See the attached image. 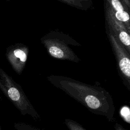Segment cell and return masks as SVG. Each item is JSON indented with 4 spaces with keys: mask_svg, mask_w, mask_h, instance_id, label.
<instances>
[{
    "mask_svg": "<svg viewBox=\"0 0 130 130\" xmlns=\"http://www.w3.org/2000/svg\"><path fill=\"white\" fill-rule=\"evenodd\" d=\"M5 1H13V0H5Z\"/></svg>",
    "mask_w": 130,
    "mask_h": 130,
    "instance_id": "obj_15",
    "label": "cell"
},
{
    "mask_svg": "<svg viewBox=\"0 0 130 130\" xmlns=\"http://www.w3.org/2000/svg\"><path fill=\"white\" fill-rule=\"evenodd\" d=\"M121 2L128 9H130V1L129 0H120Z\"/></svg>",
    "mask_w": 130,
    "mask_h": 130,
    "instance_id": "obj_14",
    "label": "cell"
},
{
    "mask_svg": "<svg viewBox=\"0 0 130 130\" xmlns=\"http://www.w3.org/2000/svg\"><path fill=\"white\" fill-rule=\"evenodd\" d=\"M120 115L123 120L127 123H130V109L128 106L124 105L120 108L119 111Z\"/></svg>",
    "mask_w": 130,
    "mask_h": 130,
    "instance_id": "obj_10",
    "label": "cell"
},
{
    "mask_svg": "<svg viewBox=\"0 0 130 130\" xmlns=\"http://www.w3.org/2000/svg\"><path fill=\"white\" fill-rule=\"evenodd\" d=\"M78 1H80L81 3H82V4H83L84 5H85L87 7H88L89 6H90V5L92 4L91 0H78Z\"/></svg>",
    "mask_w": 130,
    "mask_h": 130,
    "instance_id": "obj_12",
    "label": "cell"
},
{
    "mask_svg": "<svg viewBox=\"0 0 130 130\" xmlns=\"http://www.w3.org/2000/svg\"><path fill=\"white\" fill-rule=\"evenodd\" d=\"M106 30L110 31L130 54V36L124 25L116 19L105 8Z\"/></svg>",
    "mask_w": 130,
    "mask_h": 130,
    "instance_id": "obj_6",
    "label": "cell"
},
{
    "mask_svg": "<svg viewBox=\"0 0 130 130\" xmlns=\"http://www.w3.org/2000/svg\"><path fill=\"white\" fill-rule=\"evenodd\" d=\"M62 3L67 4L70 6L75 7L77 9L86 10L87 9V7H86L85 5L81 3L78 0H57Z\"/></svg>",
    "mask_w": 130,
    "mask_h": 130,
    "instance_id": "obj_8",
    "label": "cell"
},
{
    "mask_svg": "<svg viewBox=\"0 0 130 130\" xmlns=\"http://www.w3.org/2000/svg\"><path fill=\"white\" fill-rule=\"evenodd\" d=\"M114 128L115 130H127L123 128L120 124L118 123H115V125H114Z\"/></svg>",
    "mask_w": 130,
    "mask_h": 130,
    "instance_id": "obj_13",
    "label": "cell"
},
{
    "mask_svg": "<svg viewBox=\"0 0 130 130\" xmlns=\"http://www.w3.org/2000/svg\"><path fill=\"white\" fill-rule=\"evenodd\" d=\"M106 32L116 58L118 74L124 86L130 91V54L110 31L106 30Z\"/></svg>",
    "mask_w": 130,
    "mask_h": 130,
    "instance_id": "obj_4",
    "label": "cell"
},
{
    "mask_svg": "<svg viewBox=\"0 0 130 130\" xmlns=\"http://www.w3.org/2000/svg\"><path fill=\"white\" fill-rule=\"evenodd\" d=\"M28 53V47L21 43L11 45L6 49V57L13 70L18 75L25 68Z\"/></svg>",
    "mask_w": 130,
    "mask_h": 130,
    "instance_id": "obj_5",
    "label": "cell"
},
{
    "mask_svg": "<svg viewBox=\"0 0 130 130\" xmlns=\"http://www.w3.org/2000/svg\"><path fill=\"white\" fill-rule=\"evenodd\" d=\"M48 80L55 87L81 103L92 113L114 120L115 108L110 94L101 86L87 84L70 77L51 75Z\"/></svg>",
    "mask_w": 130,
    "mask_h": 130,
    "instance_id": "obj_1",
    "label": "cell"
},
{
    "mask_svg": "<svg viewBox=\"0 0 130 130\" xmlns=\"http://www.w3.org/2000/svg\"><path fill=\"white\" fill-rule=\"evenodd\" d=\"M104 8L118 21L122 23L130 34L128 9L120 0H104Z\"/></svg>",
    "mask_w": 130,
    "mask_h": 130,
    "instance_id": "obj_7",
    "label": "cell"
},
{
    "mask_svg": "<svg viewBox=\"0 0 130 130\" xmlns=\"http://www.w3.org/2000/svg\"><path fill=\"white\" fill-rule=\"evenodd\" d=\"M64 123L69 130H86L79 123L70 119H65Z\"/></svg>",
    "mask_w": 130,
    "mask_h": 130,
    "instance_id": "obj_9",
    "label": "cell"
},
{
    "mask_svg": "<svg viewBox=\"0 0 130 130\" xmlns=\"http://www.w3.org/2000/svg\"><path fill=\"white\" fill-rule=\"evenodd\" d=\"M0 89L22 115H28L35 120L40 118L21 87L1 68Z\"/></svg>",
    "mask_w": 130,
    "mask_h": 130,
    "instance_id": "obj_3",
    "label": "cell"
},
{
    "mask_svg": "<svg viewBox=\"0 0 130 130\" xmlns=\"http://www.w3.org/2000/svg\"><path fill=\"white\" fill-rule=\"evenodd\" d=\"M21 127L22 130H41L38 128L34 127L30 125H27V124H21L20 125Z\"/></svg>",
    "mask_w": 130,
    "mask_h": 130,
    "instance_id": "obj_11",
    "label": "cell"
},
{
    "mask_svg": "<svg viewBox=\"0 0 130 130\" xmlns=\"http://www.w3.org/2000/svg\"><path fill=\"white\" fill-rule=\"evenodd\" d=\"M41 42L48 54L52 57L75 62L81 60L70 47V45L80 46L81 44L62 31H50L41 38Z\"/></svg>",
    "mask_w": 130,
    "mask_h": 130,
    "instance_id": "obj_2",
    "label": "cell"
}]
</instances>
